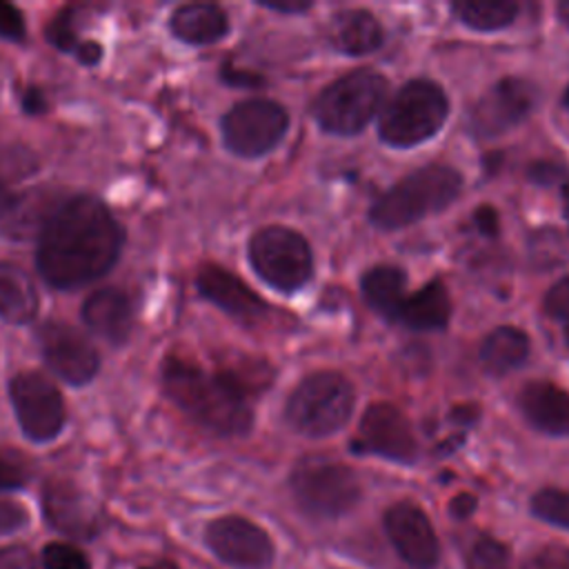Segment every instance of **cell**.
Returning <instances> with one entry per match:
<instances>
[{
  "label": "cell",
  "instance_id": "obj_1",
  "mask_svg": "<svg viewBox=\"0 0 569 569\" xmlns=\"http://www.w3.org/2000/svg\"><path fill=\"white\" fill-rule=\"evenodd\" d=\"M122 231L96 196H69L38 236L36 264L47 284L73 289L104 276L120 256Z\"/></svg>",
  "mask_w": 569,
  "mask_h": 569
},
{
  "label": "cell",
  "instance_id": "obj_2",
  "mask_svg": "<svg viewBox=\"0 0 569 569\" xmlns=\"http://www.w3.org/2000/svg\"><path fill=\"white\" fill-rule=\"evenodd\" d=\"M162 387L187 416L216 436H244L251 429L247 398L220 373H204L191 362L169 358L162 365Z\"/></svg>",
  "mask_w": 569,
  "mask_h": 569
},
{
  "label": "cell",
  "instance_id": "obj_3",
  "mask_svg": "<svg viewBox=\"0 0 569 569\" xmlns=\"http://www.w3.org/2000/svg\"><path fill=\"white\" fill-rule=\"evenodd\" d=\"M462 189V178L445 164H427L385 191L371 207V222L391 231L449 207Z\"/></svg>",
  "mask_w": 569,
  "mask_h": 569
},
{
  "label": "cell",
  "instance_id": "obj_4",
  "mask_svg": "<svg viewBox=\"0 0 569 569\" xmlns=\"http://www.w3.org/2000/svg\"><path fill=\"white\" fill-rule=\"evenodd\" d=\"M353 387L336 371L307 376L289 396L284 418L289 427L309 438H325L345 427L353 409Z\"/></svg>",
  "mask_w": 569,
  "mask_h": 569
},
{
  "label": "cell",
  "instance_id": "obj_5",
  "mask_svg": "<svg viewBox=\"0 0 569 569\" xmlns=\"http://www.w3.org/2000/svg\"><path fill=\"white\" fill-rule=\"evenodd\" d=\"M387 80L371 69H356L327 84L311 104L316 122L338 136H351L382 107Z\"/></svg>",
  "mask_w": 569,
  "mask_h": 569
},
{
  "label": "cell",
  "instance_id": "obj_6",
  "mask_svg": "<svg viewBox=\"0 0 569 569\" xmlns=\"http://www.w3.org/2000/svg\"><path fill=\"white\" fill-rule=\"evenodd\" d=\"M447 111V96L436 82L411 80L382 109L378 133L391 147H413L442 127Z\"/></svg>",
  "mask_w": 569,
  "mask_h": 569
},
{
  "label": "cell",
  "instance_id": "obj_7",
  "mask_svg": "<svg viewBox=\"0 0 569 569\" xmlns=\"http://www.w3.org/2000/svg\"><path fill=\"white\" fill-rule=\"evenodd\" d=\"M291 491L298 505L318 518H338L360 500L358 476L342 462L307 456L291 471Z\"/></svg>",
  "mask_w": 569,
  "mask_h": 569
},
{
  "label": "cell",
  "instance_id": "obj_8",
  "mask_svg": "<svg viewBox=\"0 0 569 569\" xmlns=\"http://www.w3.org/2000/svg\"><path fill=\"white\" fill-rule=\"evenodd\" d=\"M249 260L267 284L284 293L300 289L313 271V256L307 240L287 227L256 231L249 240Z\"/></svg>",
  "mask_w": 569,
  "mask_h": 569
},
{
  "label": "cell",
  "instance_id": "obj_9",
  "mask_svg": "<svg viewBox=\"0 0 569 569\" xmlns=\"http://www.w3.org/2000/svg\"><path fill=\"white\" fill-rule=\"evenodd\" d=\"M289 127L287 111L264 98H251L231 107L222 118V140L229 151L256 158L273 149Z\"/></svg>",
  "mask_w": 569,
  "mask_h": 569
},
{
  "label": "cell",
  "instance_id": "obj_10",
  "mask_svg": "<svg viewBox=\"0 0 569 569\" xmlns=\"http://www.w3.org/2000/svg\"><path fill=\"white\" fill-rule=\"evenodd\" d=\"M16 418L27 438L51 440L64 422V405L58 387L38 371H22L9 385Z\"/></svg>",
  "mask_w": 569,
  "mask_h": 569
},
{
  "label": "cell",
  "instance_id": "obj_11",
  "mask_svg": "<svg viewBox=\"0 0 569 569\" xmlns=\"http://www.w3.org/2000/svg\"><path fill=\"white\" fill-rule=\"evenodd\" d=\"M538 102V91L522 78H505L489 87L469 113V127L480 138H493L522 122Z\"/></svg>",
  "mask_w": 569,
  "mask_h": 569
},
{
  "label": "cell",
  "instance_id": "obj_12",
  "mask_svg": "<svg viewBox=\"0 0 569 569\" xmlns=\"http://www.w3.org/2000/svg\"><path fill=\"white\" fill-rule=\"evenodd\" d=\"M358 453H376L396 462H413L418 458V440L411 422L400 409L387 402L371 405L360 418L358 438L353 440Z\"/></svg>",
  "mask_w": 569,
  "mask_h": 569
},
{
  "label": "cell",
  "instance_id": "obj_13",
  "mask_svg": "<svg viewBox=\"0 0 569 569\" xmlns=\"http://www.w3.org/2000/svg\"><path fill=\"white\" fill-rule=\"evenodd\" d=\"M204 540L222 562L238 569H267L273 560L269 536L240 516H224L209 522Z\"/></svg>",
  "mask_w": 569,
  "mask_h": 569
},
{
  "label": "cell",
  "instance_id": "obj_14",
  "mask_svg": "<svg viewBox=\"0 0 569 569\" xmlns=\"http://www.w3.org/2000/svg\"><path fill=\"white\" fill-rule=\"evenodd\" d=\"M38 345L53 373L71 385H84L98 371V351L76 327L49 320L38 329Z\"/></svg>",
  "mask_w": 569,
  "mask_h": 569
},
{
  "label": "cell",
  "instance_id": "obj_15",
  "mask_svg": "<svg viewBox=\"0 0 569 569\" xmlns=\"http://www.w3.org/2000/svg\"><path fill=\"white\" fill-rule=\"evenodd\" d=\"M385 531L398 556L413 569H431L438 562V538L427 513L413 502H396L385 513Z\"/></svg>",
  "mask_w": 569,
  "mask_h": 569
},
{
  "label": "cell",
  "instance_id": "obj_16",
  "mask_svg": "<svg viewBox=\"0 0 569 569\" xmlns=\"http://www.w3.org/2000/svg\"><path fill=\"white\" fill-rule=\"evenodd\" d=\"M42 509L53 529L64 536L87 540L100 531V511L87 493L64 480L44 487Z\"/></svg>",
  "mask_w": 569,
  "mask_h": 569
},
{
  "label": "cell",
  "instance_id": "obj_17",
  "mask_svg": "<svg viewBox=\"0 0 569 569\" xmlns=\"http://www.w3.org/2000/svg\"><path fill=\"white\" fill-rule=\"evenodd\" d=\"M51 189H27L7 193L0 200V231L13 240H27L42 233L47 220L62 202Z\"/></svg>",
  "mask_w": 569,
  "mask_h": 569
},
{
  "label": "cell",
  "instance_id": "obj_18",
  "mask_svg": "<svg viewBox=\"0 0 569 569\" xmlns=\"http://www.w3.org/2000/svg\"><path fill=\"white\" fill-rule=\"evenodd\" d=\"M196 284L207 300H211L216 307H220L222 311H227L238 320L251 322L267 311V305L262 302V298H258L240 278H236L222 267H216V264L202 267Z\"/></svg>",
  "mask_w": 569,
  "mask_h": 569
},
{
  "label": "cell",
  "instance_id": "obj_19",
  "mask_svg": "<svg viewBox=\"0 0 569 569\" xmlns=\"http://www.w3.org/2000/svg\"><path fill=\"white\" fill-rule=\"evenodd\" d=\"M518 405L525 418L542 433L569 436V391L536 380L522 387Z\"/></svg>",
  "mask_w": 569,
  "mask_h": 569
},
{
  "label": "cell",
  "instance_id": "obj_20",
  "mask_svg": "<svg viewBox=\"0 0 569 569\" xmlns=\"http://www.w3.org/2000/svg\"><path fill=\"white\" fill-rule=\"evenodd\" d=\"M84 325L111 345H120L129 338L133 327V309L129 298L113 287L93 291L82 307Z\"/></svg>",
  "mask_w": 569,
  "mask_h": 569
},
{
  "label": "cell",
  "instance_id": "obj_21",
  "mask_svg": "<svg viewBox=\"0 0 569 569\" xmlns=\"http://www.w3.org/2000/svg\"><path fill=\"white\" fill-rule=\"evenodd\" d=\"M329 42L349 56L371 53L382 44V27L369 11L347 9L331 18Z\"/></svg>",
  "mask_w": 569,
  "mask_h": 569
},
{
  "label": "cell",
  "instance_id": "obj_22",
  "mask_svg": "<svg viewBox=\"0 0 569 569\" xmlns=\"http://www.w3.org/2000/svg\"><path fill=\"white\" fill-rule=\"evenodd\" d=\"M171 31L176 38L189 44H211L218 42L227 29L229 20L227 13L218 4L209 2H193V4H182L173 11Z\"/></svg>",
  "mask_w": 569,
  "mask_h": 569
},
{
  "label": "cell",
  "instance_id": "obj_23",
  "mask_svg": "<svg viewBox=\"0 0 569 569\" xmlns=\"http://www.w3.org/2000/svg\"><path fill=\"white\" fill-rule=\"evenodd\" d=\"M38 311V293L33 280L13 262H0V318L13 325L33 320Z\"/></svg>",
  "mask_w": 569,
  "mask_h": 569
},
{
  "label": "cell",
  "instance_id": "obj_24",
  "mask_svg": "<svg viewBox=\"0 0 569 569\" xmlns=\"http://www.w3.org/2000/svg\"><path fill=\"white\" fill-rule=\"evenodd\" d=\"M451 316V300L447 289L440 282H429L413 296L405 298L396 320L411 329L420 331H431V329H442L449 322Z\"/></svg>",
  "mask_w": 569,
  "mask_h": 569
},
{
  "label": "cell",
  "instance_id": "obj_25",
  "mask_svg": "<svg viewBox=\"0 0 569 569\" xmlns=\"http://www.w3.org/2000/svg\"><path fill=\"white\" fill-rule=\"evenodd\" d=\"M527 356L529 338L516 327L493 329L480 347V362L493 376H502L518 369L527 360Z\"/></svg>",
  "mask_w": 569,
  "mask_h": 569
},
{
  "label": "cell",
  "instance_id": "obj_26",
  "mask_svg": "<svg viewBox=\"0 0 569 569\" xmlns=\"http://www.w3.org/2000/svg\"><path fill=\"white\" fill-rule=\"evenodd\" d=\"M407 276L398 267H373L362 276V296L371 309L396 318L405 302Z\"/></svg>",
  "mask_w": 569,
  "mask_h": 569
},
{
  "label": "cell",
  "instance_id": "obj_27",
  "mask_svg": "<svg viewBox=\"0 0 569 569\" xmlns=\"http://www.w3.org/2000/svg\"><path fill=\"white\" fill-rule=\"evenodd\" d=\"M451 9L460 22L478 31L502 29L518 13V4L511 0H458Z\"/></svg>",
  "mask_w": 569,
  "mask_h": 569
},
{
  "label": "cell",
  "instance_id": "obj_28",
  "mask_svg": "<svg viewBox=\"0 0 569 569\" xmlns=\"http://www.w3.org/2000/svg\"><path fill=\"white\" fill-rule=\"evenodd\" d=\"M76 9H62L56 18H51L47 27V40L58 47L60 51L76 53L80 62L84 64H96L100 60V47L96 42H80L78 31H76Z\"/></svg>",
  "mask_w": 569,
  "mask_h": 569
},
{
  "label": "cell",
  "instance_id": "obj_29",
  "mask_svg": "<svg viewBox=\"0 0 569 569\" xmlns=\"http://www.w3.org/2000/svg\"><path fill=\"white\" fill-rule=\"evenodd\" d=\"M531 511L556 527L569 529V491L542 489L531 500Z\"/></svg>",
  "mask_w": 569,
  "mask_h": 569
},
{
  "label": "cell",
  "instance_id": "obj_30",
  "mask_svg": "<svg viewBox=\"0 0 569 569\" xmlns=\"http://www.w3.org/2000/svg\"><path fill=\"white\" fill-rule=\"evenodd\" d=\"M467 569H509V551L493 538H478L467 553Z\"/></svg>",
  "mask_w": 569,
  "mask_h": 569
},
{
  "label": "cell",
  "instance_id": "obj_31",
  "mask_svg": "<svg viewBox=\"0 0 569 569\" xmlns=\"http://www.w3.org/2000/svg\"><path fill=\"white\" fill-rule=\"evenodd\" d=\"M42 562L44 569H91L87 556L78 547L64 542L47 545L42 551Z\"/></svg>",
  "mask_w": 569,
  "mask_h": 569
},
{
  "label": "cell",
  "instance_id": "obj_32",
  "mask_svg": "<svg viewBox=\"0 0 569 569\" xmlns=\"http://www.w3.org/2000/svg\"><path fill=\"white\" fill-rule=\"evenodd\" d=\"M545 311L558 320L565 329V338L569 342V276L560 278L547 293H545Z\"/></svg>",
  "mask_w": 569,
  "mask_h": 569
},
{
  "label": "cell",
  "instance_id": "obj_33",
  "mask_svg": "<svg viewBox=\"0 0 569 569\" xmlns=\"http://www.w3.org/2000/svg\"><path fill=\"white\" fill-rule=\"evenodd\" d=\"M0 569H38L36 556L22 545L0 549Z\"/></svg>",
  "mask_w": 569,
  "mask_h": 569
},
{
  "label": "cell",
  "instance_id": "obj_34",
  "mask_svg": "<svg viewBox=\"0 0 569 569\" xmlns=\"http://www.w3.org/2000/svg\"><path fill=\"white\" fill-rule=\"evenodd\" d=\"M0 36L9 38V40H22L24 38L22 13L9 2H0Z\"/></svg>",
  "mask_w": 569,
  "mask_h": 569
},
{
  "label": "cell",
  "instance_id": "obj_35",
  "mask_svg": "<svg viewBox=\"0 0 569 569\" xmlns=\"http://www.w3.org/2000/svg\"><path fill=\"white\" fill-rule=\"evenodd\" d=\"M27 518L29 516H27L22 505L11 502V500H0V536L24 527Z\"/></svg>",
  "mask_w": 569,
  "mask_h": 569
},
{
  "label": "cell",
  "instance_id": "obj_36",
  "mask_svg": "<svg viewBox=\"0 0 569 569\" xmlns=\"http://www.w3.org/2000/svg\"><path fill=\"white\" fill-rule=\"evenodd\" d=\"M24 485V471L0 456V491L18 489Z\"/></svg>",
  "mask_w": 569,
  "mask_h": 569
},
{
  "label": "cell",
  "instance_id": "obj_37",
  "mask_svg": "<svg viewBox=\"0 0 569 569\" xmlns=\"http://www.w3.org/2000/svg\"><path fill=\"white\" fill-rule=\"evenodd\" d=\"M562 169L558 164H551V162H536L531 169H529V178L536 180V182H542V184H551L560 178Z\"/></svg>",
  "mask_w": 569,
  "mask_h": 569
},
{
  "label": "cell",
  "instance_id": "obj_38",
  "mask_svg": "<svg viewBox=\"0 0 569 569\" xmlns=\"http://www.w3.org/2000/svg\"><path fill=\"white\" fill-rule=\"evenodd\" d=\"M22 107L29 111V113H42L47 109V100L42 96L40 89L36 87H29L27 91H22Z\"/></svg>",
  "mask_w": 569,
  "mask_h": 569
},
{
  "label": "cell",
  "instance_id": "obj_39",
  "mask_svg": "<svg viewBox=\"0 0 569 569\" xmlns=\"http://www.w3.org/2000/svg\"><path fill=\"white\" fill-rule=\"evenodd\" d=\"M262 7L282 11V13H300V11H307L311 2L309 0H273V2H262Z\"/></svg>",
  "mask_w": 569,
  "mask_h": 569
},
{
  "label": "cell",
  "instance_id": "obj_40",
  "mask_svg": "<svg viewBox=\"0 0 569 569\" xmlns=\"http://www.w3.org/2000/svg\"><path fill=\"white\" fill-rule=\"evenodd\" d=\"M222 78H224L229 84H242V87H247V84H260V82H262L260 76H253V73H249V71H240V69H231V67H224Z\"/></svg>",
  "mask_w": 569,
  "mask_h": 569
},
{
  "label": "cell",
  "instance_id": "obj_41",
  "mask_svg": "<svg viewBox=\"0 0 569 569\" xmlns=\"http://www.w3.org/2000/svg\"><path fill=\"white\" fill-rule=\"evenodd\" d=\"M476 224L480 227L482 233L496 236V231H498V216H496V211H493V209H487V207L478 209V213H476Z\"/></svg>",
  "mask_w": 569,
  "mask_h": 569
},
{
  "label": "cell",
  "instance_id": "obj_42",
  "mask_svg": "<svg viewBox=\"0 0 569 569\" xmlns=\"http://www.w3.org/2000/svg\"><path fill=\"white\" fill-rule=\"evenodd\" d=\"M473 509H476V498L469 493H460L451 500V513L456 518H467L473 513Z\"/></svg>",
  "mask_w": 569,
  "mask_h": 569
},
{
  "label": "cell",
  "instance_id": "obj_43",
  "mask_svg": "<svg viewBox=\"0 0 569 569\" xmlns=\"http://www.w3.org/2000/svg\"><path fill=\"white\" fill-rule=\"evenodd\" d=\"M558 18H560V22H562L565 27H569V0H562V2L558 4Z\"/></svg>",
  "mask_w": 569,
  "mask_h": 569
},
{
  "label": "cell",
  "instance_id": "obj_44",
  "mask_svg": "<svg viewBox=\"0 0 569 569\" xmlns=\"http://www.w3.org/2000/svg\"><path fill=\"white\" fill-rule=\"evenodd\" d=\"M562 200H565V213L569 218V184H562Z\"/></svg>",
  "mask_w": 569,
  "mask_h": 569
},
{
  "label": "cell",
  "instance_id": "obj_45",
  "mask_svg": "<svg viewBox=\"0 0 569 569\" xmlns=\"http://www.w3.org/2000/svg\"><path fill=\"white\" fill-rule=\"evenodd\" d=\"M142 569H176V565L162 560V562H158V565H153V567H142Z\"/></svg>",
  "mask_w": 569,
  "mask_h": 569
},
{
  "label": "cell",
  "instance_id": "obj_46",
  "mask_svg": "<svg viewBox=\"0 0 569 569\" xmlns=\"http://www.w3.org/2000/svg\"><path fill=\"white\" fill-rule=\"evenodd\" d=\"M562 104L569 109V87L565 89V96H562Z\"/></svg>",
  "mask_w": 569,
  "mask_h": 569
}]
</instances>
